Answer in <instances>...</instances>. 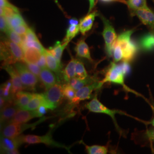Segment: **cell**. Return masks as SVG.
<instances>
[{"label":"cell","instance_id":"6da1fadb","mask_svg":"<svg viewBox=\"0 0 154 154\" xmlns=\"http://www.w3.org/2000/svg\"><path fill=\"white\" fill-rule=\"evenodd\" d=\"M0 54L2 66L14 65L18 62H25L23 50L20 46L10 40L1 42Z\"/></svg>","mask_w":154,"mask_h":154},{"label":"cell","instance_id":"7a4b0ae2","mask_svg":"<svg viewBox=\"0 0 154 154\" xmlns=\"http://www.w3.org/2000/svg\"><path fill=\"white\" fill-rule=\"evenodd\" d=\"M134 32V29L126 30L121 33L116 40L123 51V61L129 62L132 61L137 53L138 47L131 39Z\"/></svg>","mask_w":154,"mask_h":154},{"label":"cell","instance_id":"3957f363","mask_svg":"<svg viewBox=\"0 0 154 154\" xmlns=\"http://www.w3.org/2000/svg\"><path fill=\"white\" fill-rule=\"evenodd\" d=\"M48 117H43L38 121L31 124L24 123H17L14 122H10L2 126V129L1 130V136L10 138H15L20 136L22 132L29 128L34 129L39 123L44 121L48 119Z\"/></svg>","mask_w":154,"mask_h":154},{"label":"cell","instance_id":"277c9868","mask_svg":"<svg viewBox=\"0 0 154 154\" xmlns=\"http://www.w3.org/2000/svg\"><path fill=\"white\" fill-rule=\"evenodd\" d=\"M52 130L53 128H51L49 131L46 134L42 136H38L35 135H21L22 142L23 143H27L29 144H44L48 146H52L54 147H58L61 149H65L70 152V148L67 147L65 145L58 143L55 141L52 137Z\"/></svg>","mask_w":154,"mask_h":154},{"label":"cell","instance_id":"5b68a950","mask_svg":"<svg viewBox=\"0 0 154 154\" xmlns=\"http://www.w3.org/2000/svg\"><path fill=\"white\" fill-rule=\"evenodd\" d=\"M44 94L45 104L48 109L54 110L61 104L64 98L63 86L60 83H57L49 89L46 90Z\"/></svg>","mask_w":154,"mask_h":154},{"label":"cell","instance_id":"8992f818","mask_svg":"<svg viewBox=\"0 0 154 154\" xmlns=\"http://www.w3.org/2000/svg\"><path fill=\"white\" fill-rule=\"evenodd\" d=\"M99 16L103 23L102 36L105 41V51L108 57H110L112 55V47L118 36L115 29L110 21L100 14H99Z\"/></svg>","mask_w":154,"mask_h":154},{"label":"cell","instance_id":"52a82bcc","mask_svg":"<svg viewBox=\"0 0 154 154\" xmlns=\"http://www.w3.org/2000/svg\"><path fill=\"white\" fill-rule=\"evenodd\" d=\"M14 66L19 74L25 89L35 91L38 78L29 70L24 62H18L14 64Z\"/></svg>","mask_w":154,"mask_h":154},{"label":"cell","instance_id":"ba28073f","mask_svg":"<svg viewBox=\"0 0 154 154\" xmlns=\"http://www.w3.org/2000/svg\"><path fill=\"white\" fill-rule=\"evenodd\" d=\"M86 107L90 112H93L95 113L105 114L110 116V117L112 119L117 130L118 131H120V128L118 126L116 120V114H125V113L119 110H111L109 109L108 107L105 106V105H103L99 100L97 99V95H95L93 99H92L90 102H88V103L86 104Z\"/></svg>","mask_w":154,"mask_h":154},{"label":"cell","instance_id":"9c48e42d","mask_svg":"<svg viewBox=\"0 0 154 154\" xmlns=\"http://www.w3.org/2000/svg\"><path fill=\"white\" fill-rule=\"evenodd\" d=\"M126 75L123 72L121 64L117 65L115 62L111 63V65L106 72L105 78L101 82L103 84L105 83L109 82L118 84L123 86L126 90L128 88L125 84V77Z\"/></svg>","mask_w":154,"mask_h":154},{"label":"cell","instance_id":"30bf717a","mask_svg":"<svg viewBox=\"0 0 154 154\" xmlns=\"http://www.w3.org/2000/svg\"><path fill=\"white\" fill-rule=\"evenodd\" d=\"M21 135L15 138L1 136V151L5 154H19L18 149L22 144Z\"/></svg>","mask_w":154,"mask_h":154},{"label":"cell","instance_id":"8fae6325","mask_svg":"<svg viewBox=\"0 0 154 154\" xmlns=\"http://www.w3.org/2000/svg\"><path fill=\"white\" fill-rule=\"evenodd\" d=\"M103 84L100 82H94L82 88L77 90L76 94L74 99L71 101L72 103L77 104L79 102L90 99L91 94L95 90L98 89L102 87Z\"/></svg>","mask_w":154,"mask_h":154},{"label":"cell","instance_id":"7c38bea8","mask_svg":"<svg viewBox=\"0 0 154 154\" xmlns=\"http://www.w3.org/2000/svg\"><path fill=\"white\" fill-rule=\"evenodd\" d=\"M20 110L14 103V100L7 101L5 105L1 109V125L4 126L11 121L17 112Z\"/></svg>","mask_w":154,"mask_h":154},{"label":"cell","instance_id":"4fadbf2b","mask_svg":"<svg viewBox=\"0 0 154 154\" xmlns=\"http://www.w3.org/2000/svg\"><path fill=\"white\" fill-rule=\"evenodd\" d=\"M2 68L7 72L11 77V81L12 85V93L15 95L18 92L22 91L25 88L22 84L21 78L16 67L12 65L2 66Z\"/></svg>","mask_w":154,"mask_h":154},{"label":"cell","instance_id":"5bb4252c","mask_svg":"<svg viewBox=\"0 0 154 154\" xmlns=\"http://www.w3.org/2000/svg\"><path fill=\"white\" fill-rule=\"evenodd\" d=\"M131 16H136L144 25L154 33V12L150 8L130 11Z\"/></svg>","mask_w":154,"mask_h":154},{"label":"cell","instance_id":"9a60e30c","mask_svg":"<svg viewBox=\"0 0 154 154\" xmlns=\"http://www.w3.org/2000/svg\"><path fill=\"white\" fill-rule=\"evenodd\" d=\"M39 78L44 85L46 90L49 89L56 84L57 82L60 81V79L58 76L54 74V72L51 71L48 67L41 69Z\"/></svg>","mask_w":154,"mask_h":154},{"label":"cell","instance_id":"2e32d148","mask_svg":"<svg viewBox=\"0 0 154 154\" xmlns=\"http://www.w3.org/2000/svg\"><path fill=\"white\" fill-rule=\"evenodd\" d=\"M99 13L95 11L89 13L80 20L79 24V31L82 35H85L92 29L96 17L99 16Z\"/></svg>","mask_w":154,"mask_h":154},{"label":"cell","instance_id":"e0dca14e","mask_svg":"<svg viewBox=\"0 0 154 154\" xmlns=\"http://www.w3.org/2000/svg\"><path fill=\"white\" fill-rule=\"evenodd\" d=\"M39 117L37 110H20L17 112L11 121L17 123H26L34 118Z\"/></svg>","mask_w":154,"mask_h":154},{"label":"cell","instance_id":"ac0fdd59","mask_svg":"<svg viewBox=\"0 0 154 154\" xmlns=\"http://www.w3.org/2000/svg\"><path fill=\"white\" fill-rule=\"evenodd\" d=\"M46 55L47 67L51 71L54 72L55 74L59 78H62V65L61 62L58 61L55 57L46 49L45 52Z\"/></svg>","mask_w":154,"mask_h":154},{"label":"cell","instance_id":"d6986e66","mask_svg":"<svg viewBox=\"0 0 154 154\" xmlns=\"http://www.w3.org/2000/svg\"><path fill=\"white\" fill-rule=\"evenodd\" d=\"M33 94L20 91L15 94L14 101L17 106L21 110H25L28 103L33 97Z\"/></svg>","mask_w":154,"mask_h":154},{"label":"cell","instance_id":"ffe728a7","mask_svg":"<svg viewBox=\"0 0 154 154\" xmlns=\"http://www.w3.org/2000/svg\"><path fill=\"white\" fill-rule=\"evenodd\" d=\"M74 50L76 52L77 57L87 59L90 62L93 61L91 57L88 46L84 39H81L77 42Z\"/></svg>","mask_w":154,"mask_h":154},{"label":"cell","instance_id":"44dd1931","mask_svg":"<svg viewBox=\"0 0 154 154\" xmlns=\"http://www.w3.org/2000/svg\"><path fill=\"white\" fill-rule=\"evenodd\" d=\"M69 27L66 30V35L63 42H70L74 38L79 31V22L75 18H72L69 20Z\"/></svg>","mask_w":154,"mask_h":154},{"label":"cell","instance_id":"7402d4cb","mask_svg":"<svg viewBox=\"0 0 154 154\" xmlns=\"http://www.w3.org/2000/svg\"><path fill=\"white\" fill-rule=\"evenodd\" d=\"M141 49L144 51L150 52L154 50V33L150 32L144 34L139 40Z\"/></svg>","mask_w":154,"mask_h":154},{"label":"cell","instance_id":"603a6c76","mask_svg":"<svg viewBox=\"0 0 154 154\" xmlns=\"http://www.w3.org/2000/svg\"><path fill=\"white\" fill-rule=\"evenodd\" d=\"M25 62L37 63L44 53L34 48H26L23 49Z\"/></svg>","mask_w":154,"mask_h":154},{"label":"cell","instance_id":"cb8c5ba5","mask_svg":"<svg viewBox=\"0 0 154 154\" xmlns=\"http://www.w3.org/2000/svg\"><path fill=\"white\" fill-rule=\"evenodd\" d=\"M77 61L78 60L72 57V60L68 63L65 69L62 71V78L66 82H69L72 78L75 77V67Z\"/></svg>","mask_w":154,"mask_h":154},{"label":"cell","instance_id":"d4e9b609","mask_svg":"<svg viewBox=\"0 0 154 154\" xmlns=\"http://www.w3.org/2000/svg\"><path fill=\"white\" fill-rule=\"evenodd\" d=\"M69 43V42H61L60 41H57L55 44L53 46L50 47L48 50L58 61L61 62V58L63 51L65 49Z\"/></svg>","mask_w":154,"mask_h":154},{"label":"cell","instance_id":"484cf974","mask_svg":"<svg viewBox=\"0 0 154 154\" xmlns=\"http://www.w3.org/2000/svg\"><path fill=\"white\" fill-rule=\"evenodd\" d=\"M45 104V100L43 94H33V97L30 100L25 110H37L41 105Z\"/></svg>","mask_w":154,"mask_h":154},{"label":"cell","instance_id":"4316f807","mask_svg":"<svg viewBox=\"0 0 154 154\" xmlns=\"http://www.w3.org/2000/svg\"><path fill=\"white\" fill-rule=\"evenodd\" d=\"M94 79L93 78H91L89 77L85 79H82L80 78H78L77 77H74L72 78V79L68 82V83L72 86V88L75 90H78L80 88H82L83 87L89 85L90 83H93Z\"/></svg>","mask_w":154,"mask_h":154},{"label":"cell","instance_id":"83f0119b","mask_svg":"<svg viewBox=\"0 0 154 154\" xmlns=\"http://www.w3.org/2000/svg\"><path fill=\"white\" fill-rule=\"evenodd\" d=\"M126 5L130 11L149 8L147 0H127Z\"/></svg>","mask_w":154,"mask_h":154},{"label":"cell","instance_id":"f1b7e54d","mask_svg":"<svg viewBox=\"0 0 154 154\" xmlns=\"http://www.w3.org/2000/svg\"><path fill=\"white\" fill-rule=\"evenodd\" d=\"M1 97H3L6 101L14 100V95L12 93V85L11 81L1 85Z\"/></svg>","mask_w":154,"mask_h":154},{"label":"cell","instance_id":"f546056e","mask_svg":"<svg viewBox=\"0 0 154 154\" xmlns=\"http://www.w3.org/2000/svg\"><path fill=\"white\" fill-rule=\"evenodd\" d=\"M0 9H1V15L4 16L6 19L13 16L15 14L20 13V11L16 6L12 5L8 1L6 3L5 5L4 6V8Z\"/></svg>","mask_w":154,"mask_h":154},{"label":"cell","instance_id":"4dcf8cb0","mask_svg":"<svg viewBox=\"0 0 154 154\" xmlns=\"http://www.w3.org/2000/svg\"><path fill=\"white\" fill-rule=\"evenodd\" d=\"M7 37L10 41L20 46L22 49L24 47V36H22L17 33L11 29H9L5 33Z\"/></svg>","mask_w":154,"mask_h":154},{"label":"cell","instance_id":"1f68e13d","mask_svg":"<svg viewBox=\"0 0 154 154\" xmlns=\"http://www.w3.org/2000/svg\"><path fill=\"white\" fill-rule=\"evenodd\" d=\"M6 20L8 22L9 28L11 29H14V28H17L21 25L26 23L25 21L24 20L23 18L22 17L20 13L15 14L13 16L11 17Z\"/></svg>","mask_w":154,"mask_h":154},{"label":"cell","instance_id":"d6a6232c","mask_svg":"<svg viewBox=\"0 0 154 154\" xmlns=\"http://www.w3.org/2000/svg\"><path fill=\"white\" fill-rule=\"evenodd\" d=\"M83 144L86 147V149L89 154H106L108 152L107 148L103 146L93 145L88 146L85 143Z\"/></svg>","mask_w":154,"mask_h":154},{"label":"cell","instance_id":"836d02e7","mask_svg":"<svg viewBox=\"0 0 154 154\" xmlns=\"http://www.w3.org/2000/svg\"><path fill=\"white\" fill-rule=\"evenodd\" d=\"M75 77L82 79H85L89 77L83 63L79 60L77 61L75 67Z\"/></svg>","mask_w":154,"mask_h":154},{"label":"cell","instance_id":"e575fe53","mask_svg":"<svg viewBox=\"0 0 154 154\" xmlns=\"http://www.w3.org/2000/svg\"><path fill=\"white\" fill-rule=\"evenodd\" d=\"M63 92L64 98L71 102L75 97L77 91L72 88L68 83H67L63 85Z\"/></svg>","mask_w":154,"mask_h":154},{"label":"cell","instance_id":"d590c367","mask_svg":"<svg viewBox=\"0 0 154 154\" xmlns=\"http://www.w3.org/2000/svg\"><path fill=\"white\" fill-rule=\"evenodd\" d=\"M112 55L114 61L115 62H117L123 60V51L122 50L121 46L118 44L116 41L115 42L112 47Z\"/></svg>","mask_w":154,"mask_h":154},{"label":"cell","instance_id":"8d00e7d4","mask_svg":"<svg viewBox=\"0 0 154 154\" xmlns=\"http://www.w3.org/2000/svg\"><path fill=\"white\" fill-rule=\"evenodd\" d=\"M24 63L28 67L29 70L30 72H32L34 75H35L39 78L40 73H41V67L36 63H30V62H25Z\"/></svg>","mask_w":154,"mask_h":154},{"label":"cell","instance_id":"74e56055","mask_svg":"<svg viewBox=\"0 0 154 154\" xmlns=\"http://www.w3.org/2000/svg\"><path fill=\"white\" fill-rule=\"evenodd\" d=\"M0 29L1 31L4 33H5L9 29H11L9 28L6 18L2 15H1L0 17Z\"/></svg>","mask_w":154,"mask_h":154},{"label":"cell","instance_id":"f35d334b","mask_svg":"<svg viewBox=\"0 0 154 154\" xmlns=\"http://www.w3.org/2000/svg\"><path fill=\"white\" fill-rule=\"evenodd\" d=\"M29 28V27L28 26V25L26 23L21 25L14 28V29H12V30H13L14 32H16L17 33L19 34L20 35H21L22 36H25V35L28 32Z\"/></svg>","mask_w":154,"mask_h":154},{"label":"cell","instance_id":"ab89813d","mask_svg":"<svg viewBox=\"0 0 154 154\" xmlns=\"http://www.w3.org/2000/svg\"><path fill=\"white\" fill-rule=\"evenodd\" d=\"M37 64L41 67V69L48 67H47V62H46V55L45 54V53L42 54V57H41V58L39 59V60L38 61V62H37Z\"/></svg>","mask_w":154,"mask_h":154},{"label":"cell","instance_id":"60d3db41","mask_svg":"<svg viewBox=\"0 0 154 154\" xmlns=\"http://www.w3.org/2000/svg\"><path fill=\"white\" fill-rule=\"evenodd\" d=\"M48 110V108L46 107V105L44 104V105H41L37 109V111L38 113L39 117H42L46 113Z\"/></svg>","mask_w":154,"mask_h":154},{"label":"cell","instance_id":"b9f144b4","mask_svg":"<svg viewBox=\"0 0 154 154\" xmlns=\"http://www.w3.org/2000/svg\"><path fill=\"white\" fill-rule=\"evenodd\" d=\"M146 135L147 138H149V140L154 142V128L148 130L146 132Z\"/></svg>","mask_w":154,"mask_h":154},{"label":"cell","instance_id":"7bdbcfd3","mask_svg":"<svg viewBox=\"0 0 154 154\" xmlns=\"http://www.w3.org/2000/svg\"><path fill=\"white\" fill-rule=\"evenodd\" d=\"M104 3H111V2H120L126 5V0H99Z\"/></svg>","mask_w":154,"mask_h":154},{"label":"cell","instance_id":"ee69618b","mask_svg":"<svg viewBox=\"0 0 154 154\" xmlns=\"http://www.w3.org/2000/svg\"><path fill=\"white\" fill-rule=\"evenodd\" d=\"M89 2V9H88V13L91 12L94 8L96 4V0H88Z\"/></svg>","mask_w":154,"mask_h":154},{"label":"cell","instance_id":"f6af8a7d","mask_svg":"<svg viewBox=\"0 0 154 154\" xmlns=\"http://www.w3.org/2000/svg\"><path fill=\"white\" fill-rule=\"evenodd\" d=\"M150 123H151V125H152V126L154 127V118H153V119H152V121L151 122H150Z\"/></svg>","mask_w":154,"mask_h":154},{"label":"cell","instance_id":"bcb514c9","mask_svg":"<svg viewBox=\"0 0 154 154\" xmlns=\"http://www.w3.org/2000/svg\"><path fill=\"white\" fill-rule=\"evenodd\" d=\"M55 1H57V0H55Z\"/></svg>","mask_w":154,"mask_h":154}]
</instances>
